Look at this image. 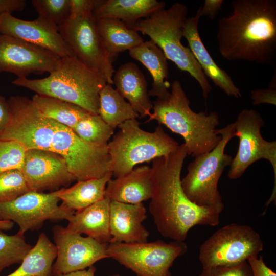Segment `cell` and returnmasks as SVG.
<instances>
[{"mask_svg":"<svg viewBox=\"0 0 276 276\" xmlns=\"http://www.w3.org/2000/svg\"><path fill=\"white\" fill-rule=\"evenodd\" d=\"M247 262L250 266L252 276H276V273L265 263L262 256L250 258Z\"/></svg>","mask_w":276,"mask_h":276,"instance_id":"39","label":"cell"},{"mask_svg":"<svg viewBox=\"0 0 276 276\" xmlns=\"http://www.w3.org/2000/svg\"><path fill=\"white\" fill-rule=\"evenodd\" d=\"M53 233L57 248L56 261L52 266L53 276L85 269L96 262L109 258L107 252L108 244L83 237L60 225L54 226Z\"/></svg>","mask_w":276,"mask_h":276,"instance_id":"15","label":"cell"},{"mask_svg":"<svg viewBox=\"0 0 276 276\" xmlns=\"http://www.w3.org/2000/svg\"><path fill=\"white\" fill-rule=\"evenodd\" d=\"M104 0H70V18L93 16V13Z\"/></svg>","mask_w":276,"mask_h":276,"instance_id":"37","label":"cell"},{"mask_svg":"<svg viewBox=\"0 0 276 276\" xmlns=\"http://www.w3.org/2000/svg\"><path fill=\"white\" fill-rule=\"evenodd\" d=\"M83 141L98 146L107 145L114 130L97 114L89 113L72 129Z\"/></svg>","mask_w":276,"mask_h":276,"instance_id":"31","label":"cell"},{"mask_svg":"<svg viewBox=\"0 0 276 276\" xmlns=\"http://www.w3.org/2000/svg\"><path fill=\"white\" fill-rule=\"evenodd\" d=\"M73 56L113 84V58L106 50L93 17L68 18L58 28Z\"/></svg>","mask_w":276,"mask_h":276,"instance_id":"13","label":"cell"},{"mask_svg":"<svg viewBox=\"0 0 276 276\" xmlns=\"http://www.w3.org/2000/svg\"><path fill=\"white\" fill-rule=\"evenodd\" d=\"M223 0H205L202 7H200L201 17L206 16L211 19H214L221 9Z\"/></svg>","mask_w":276,"mask_h":276,"instance_id":"40","label":"cell"},{"mask_svg":"<svg viewBox=\"0 0 276 276\" xmlns=\"http://www.w3.org/2000/svg\"><path fill=\"white\" fill-rule=\"evenodd\" d=\"M275 70L267 88L256 89L251 90V98L253 105L263 103L276 105V75Z\"/></svg>","mask_w":276,"mask_h":276,"instance_id":"38","label":"cell"},{"mask_svg":"<svg viewBox=\"0 0 276 276\" xmlns=\"http://www.w3.org/2000/svg\"><path fill=\"white\" fill-rule=\"evenodd\" d=\"M26 150L18 142L0 140V173L14 169L20 170Z\"/></svg>","mask_w":276,"mask_h":276,"instance_id":"35","label":"cell"},{"mask_svg":"<svg viewBox=\"0 0 276 276\" xmlns=\"http://www.w3.org/2000/svg\"><path fill=\"white\" fill-rule=\"evenodd\" d=\"M188 250L183 241L166 243L158 240L150 242L110 243L108 257L112 258L136 276H172L170 268L175 260Z\"/></svg>","mask_w":276,"mask_h":276,"instance_id":"8","label":"cell"},{"mask_svg":"<svg viewBox=\"0 0 276 276\" xmlns=\"http://www.w3.org/2000/svg\"><path fill=\"white\" fill-rule=\"evenodd\" d=\"M113 84L119 93L143 118L149 117L153 107L148 90V84L144 74L133 62L122 64L115 72Z\"/></svg>","mask_w":276,"mask_h":276,"instance_id":"22","label":"cell"},{"mask_svg":"<svg viewBox=\"0 0 276 276\" xmlns=\"http://www.w3.org/2000/svg\"><path fill=\"white\" fill-rule=\"evenodd\" d=\"M152 195L151 167H135L127 174L110 179L108 182L105 197L110 201L139 204L150 199Z\"/></svg>","mask_w":276,"mask_h":276,"instance_id":"21","label":"cell"},{"mask_svg":"<svg viewBox=\"0 0 276 276\" xmlns=\"http://www.w3.org/2000/svg\"><path fill=\"white\" fill-rule=\"evenodd\" d=\"M118 128L107 145L115 178L127 174L138 164L174 151L179 145L160 124L154 131L149 132L142 129L135 119L124 122Z\"/></svg>","mask_w":276,"mask_h":276,"instance_id":"6","label":"cell"},{"mask_svg":"<svg viewBox=\"0 0 276 276\" xmlns=\"http://www.w3.org/2000/svg\"><path fill=\"white\" fill-rule=\"evenodd\" d=\"M188 8L179 2L168 9H162L148 17L139 20L128 27L147 35L180 70L188 73L198 83L205 99L212 87L191 50L185 47L181 40L187 18Z\"/></svg>","mask_w":276,"mask_h":276,"instance_id":"5","label":"cell"},{"mask_svg":"<svg viewBox=\"0 0 276 276\" xmlns=\"http://www.w3.org/2000/svg\"><path fill=\"white\" fill-rule=\"evenodd\" d=\"M201 17L200 8L195 16L186 20L183 29V37L187 40L189 48L201 66L206 77L215 86L227 95L236 98L242 97L241 93L229 75L218 66L204 45L198 31V22Z\"/></svg>","mask_w":276,"mask_h":276,"instance_id":"20","label":"cell"},{"mask_svg":"<svg viewBox=\"0 0 276 276\" xmlns=\"http://www.w3.org/2000/svg\"><path fill=\"white\" fill-rule=\"evenodd\" d=\"M221 139L210 152L194 157L187 167V173L181 179L187 197L196 205L220 214L224 204L218 189V182L233 157L225 152L229 141L235 136L234 123L218 129Z\"/></svg>","mask_w":276,"mask_h":276,"instance_id":"7","label":"cell"},{"mask_svg":"<svg viewBox=\"0 0 276 276\" xmlns=\"http://www.w3.org/2000/svg\"><path fill=\"white\" fill-rule=\"evenodd\" d=\"M59 190L48 193L29 191L13 200L0 203V219L11 221L19 232L40 229L47 220L68 221L75 212L58 204Z\"/></svg>","mask_w":276,"mask_h":276,"instance_id":"14","label":"cell"},{"mask_svg":"<svg viewBox=\"0 0 276 276\" xmlns=\"http://www.w3.org/2000/svg\"><path fill=\"white\" fill-rule=\"evenodd\" d=\"M30 191H56L75 180L64 158L49 150H26L20 170Z\"/></svg>","mask_w":276,"mask_h":276,"instance_id":"17","label":"cell"},{"mask_svg":"<svg viewBox=\"0 0 276 276\" xmlns=\"http://www.w3.org/2000/svg\"><path fill=\"white\" fill-rule=\"evenodd\" d=\"M169 95L153 103L152 112L146 122L156 121L184 140L188 155L195 157L213 150L221 139L217 127L216 111L194 112L180 81L174 80Z\"/></svg>","mask_w":276,"mask_h":276,"instance_id":"3","label":"cell"},{"mask_svg":"<svg viewBox=\"0 0 276 276\" xmlns=\"http://www.w3.org/2000/svg\"><path fill=\"white\" fill-rule=\"evenodd\" d=\"M263 249L259 234L247 225L231 223L213 233L200 246L202 268L229 266L258 256Z\"/></svg>","mask_w":276,"mask_h":276,"instance_id":"9","label":"cell"},{"mask_svg":"<svg viewBox=\"0 0 276 276\" xmlns=\"http://www.w3.org/2000/svg\"><path fill=\"white\" fill-rule=\"evenodd\" d=\"M98 115L113 130L124 122L139 117L131 105L108 83L99 93Z\"/></svg>","mask_w":276,"mask_h":276,"instance_id":"29","label":"cell"},{"mask_svg":"<svg viewBox=\"0 0 276 276\" xmlns=\"http://www.w3.org/2000/svg\"><path fill=\"white\" fill-rule=\"evenodd\" d=\"M188 155L183 143L174 151L152 160V195L149 211L159 233L173 241H183L193 227L217 226L220 214L199 206L187 197L181 173Z\"/></svg>","mask_w":276,"mask_h":276,"instance_id":"1","label":"cell"},{"mask_svg":"<svg viewBox=\"0 0 276 276\" xmlns=\"http://www.w3.org/2000/svg\"><path fill=\"white\" fill-rule=\"evenodd\" d=\"M235 136L239 138V147L233 158L228 172L230 179L241 177L247 169L256 162L264 159L271 165L274 172V186L272 195L266 203L275 202L276 197V142L264 139L261 129L264 121L257 111L244 109L234 122Z\"/></svg>","mask_w":276,"mask_h":276,"instance_id":"10","label":"cell"},{"mask_svg":"<svg viewBox=\"0 0 276 276\" xmlns=\"http://www.w3.org/2000/svg\"><path fill=\"white\" fill-rule=\"evenodd\" d=\"M7 101L10 119L0 140L18 142L27 150L52 151L56 122L41 114L28 97L13 96Z\"/></svg>","mask_w":276,"mask_h":276,"instance_id":"12","label":"cell"},{"mask_svg":"<svg viewBox=\"0 0 276 276\" xmlns=\"http://www.w3.org/2000/svg\"><path fill=\"white\" fill-rule=\"evenodd\" d=\"M56 256L55 244L41 233L19 267L6 276H53L52 266Z\"/></svg>","mask_w":276,"mask_h":276,"instance_id":"28","label":"cell"},{"mask_svg":"<svg viewBox=\"0 0 276 276\" xmlns=\"http://www.w3.org/2000/svg\"><path fill=\"white\" fill-rule=\"evenodd\" d=\"M96 24L106 50L113 58L119 53L129 51L144 41L138 32L120 20L100 19L96 20Z\"/></svg>","mask_w":276,"mask_h":276,"instance_id":"27","label":"cell"},{"mask_svg":"<svg viewBox=\"0 0 276 276\" xmlns=\"http://www.w3.org/2000/svg\"><path fill=\"white\" fill-rule=\"evenodd\" d=\"M199 276H252L247 261L229 266L202 268Z\"/></svg>","mask_w":276,"mask_h":276,"instance_id":"36","label":"cell"},{"mask_svg":"<svg viewBox=\"0 0 276 276\" xmlns=\"http://www.w3.org/2000/svg\"><path fill=\"white\" fill-rule=\"evenodd\" d=\"M109 276H121V275H120L119 274H114L110 275Z\"/></svg>","mask_w":276,"mask_h":276,"instance_id":"45","label":"cell"},{"mask_svg":"<svg viewBox=\"0 0 276 276\" xmlns=\"http://www.w3.org/2000/svg\"><path fill=\"white\" fill-rule=\"evenodd\" d=\"M110 203V201L105 197L75 212L66 228L74 233L84 234L100 243L109 244L111 240Z\"/></svg>","mask_w":276,"mask_h":276,"instance_id":"23","label":"cell"},{"mask_svg":"<svg viewBox=\"0 0 276 276\" xmlns=\"http://www.w3.org/2000/svg\"><path fill=\"white\" fill-rule=\"evenodd\" d=\"M112 176L110 172L100 178L77 181L70 188L60 189L58 197L62 201L60 205L76 212L103 199L106 185Z\"/></svg>","mask_w":276,"mask_h":276,"instance_id":"26","label":"cell"},{"mask_svg":"<svg viewBox=\"0 0 276 276\" xmlns=\"http://www.w3.org/2000/svg\"><path fill=\"white\" fill-rule=\"evenodd\" d=\"M146 213L143 203L128 204L110 201V243L147 242L150 233L143 224L147 218Z\"/></svg>","mask_w":276,"mask_h":276,"instance_id":"19","label":"cell"},{"mask_svg":"<svg viewBox=\"0 0 276 276\" xmlns=\"http://www.w3.org/2000/svg\"><path fill=\"white\" fill-rule=\"evenodd\" d=\"M10 119V111L7 100L0 95V134L7 125Z\"/></svg>","mask_w":276,"mask_h":276,"instance_id":"42","label":"cell"},{"mask_svg":"<svg viewBox=\"0 0 276 276\" xmlns=\"http://www.w3.org/2000/svg\"><path fill=\"white\" fill-rule=\"evenodd\" d=\"M233 13L218 22L221 56L262 65L276 61V1L235 0Z\"/></svg>","mask_w":276,"mask_h":276,"instance_id":"2","label":"cell"},{"mask_svg":"<svg viewBox=\"0 0 276 276\" xmlns=\"http://www.w3.org/2000/svg\"><path fill=\"white\" fill-rule=\"evenodd\" d=\"M38 17L58 28L70 17V0H33Z\"/></svg>","mask_w":276,"mask_h":276,"instance_id":"33","label":"cell"},{"mask_svg":"<svg viewBox=\"0 0 276 276\" xmlns=\"http://www.w3.org/2000/svg\"><path fill=\"white\" fill-rule=\"evenodd\" d=\"M60 59L44 48L0 34V73H11L17 78L27 77L31 74H49Z\"/></svg>","mask_w":276,"mask_h":276,"instance_id":"16","label":"cell"},{"mask_svg":"<svg viewBox=\"0 0 276 276\" xmlns=\"http://www.w3.org/2000/svg\"><path fill=\"white\" fill-rule=\"evenodd\" d=\"M96 268L92 265L87 269L78 270L64 274L56 275L54 276H95Z\"/></svg>","mask_w":276,"mask_h":276,"instance_id":"43","label":"cell"},{"mask_svg":"<svg viewBox=\"0 0 276 276\" xmlns=\"http://www.w3.org/2000/svg\"><path fill=\"white\" fill-rule=\"evenodd\" d=\"M165 3L156 0H104L93 13L96 19L112 18L127 25L150 16L164 8Z\"/></svg>","mask_w":276,"mask_h":276,"instance_id":"25","label":"cell"},{"mask_svg":"<svg viewBox=\"0 0 276 276\" xmlns=\"http://www.w3.org/2000/svg\"><path fill=\"white\" fill-rule=\"evenodd\" d=\"M129 56L144 65L153 78L152 88L148 91L149 96L157 99L167 97L170 84L167 81L168 65L167 58L163 51L152 40L144 41L129 51Z\"/></svg>","mask_w":276,"mask_h":276,"instance_id":"24","label":"cell"},{"mask_svg":"<svg viewBox=\"0 0 276 276\" xmlns=\"http://www.w3.org/2000/svg\"><path fill=\"white\" fill-rule=\"evenodd\" d=\"M0 34L44 48L61 58L73 56L58 28L39 17L30 21L11 14L1 15Z\"/></svg>","mask_w":276,"mask_h":276,"instance_id":"18","label":"cell"},{"mask_svg":"<svg viewBox=\"0 0 276 276\" xmlns=\"http://www.w3.org/2000/svg\"><path fill=\"white\" fill-rule=\"evenodd\" d=\"M107 145L98 146L88 143L80 139L72 129L55 123L51 150L64 158L75 180L98 178L111 172Z\"/></svg>","mask_w":276,"mask_h":276,"instance_id":"11","label":"cell"},{"mask_svg":"<svg viewBox=\"0 0 276 276\" xmlns=\"http://www.w3.org/2000/svg\"><path fill=\"white\" fill-rule=\"evenodd\" d=\"M31 100L43 116L72 129L91 113L79 106L51 97L36 94Z\"/></svg>","mask_w":276,"mask_h":276,"instance_id":"30","label":"cell"},{"mask_svg":"<svg viewBox=\"0 0 276 276\" xmlns=\"http://www.w3.org/2000/svg\"><path fill=\"white\" fill-rule=\"evenodd\" d=\"M13 226V222L11 221L2 220L0 219V230H10L12 228Z\"/></svg>","mask_w":276,"mask_h":276,"instance_id":"44","label":"cell"},{"mask_svg":"<svg viewBox=\"0 0 276 276\" xmlns=\"http://www.w3.org/2000/svg\"><path fill=\"white\" fill-rule=\"evenodd\" d=\"M29 191L20 170L14 169L0 173V203L13 200Z\"/></svg>","mask_w":276,"mask_h":276,"instance_id":"34","label":"cell"},{"mask_svg":"<svg viewBox=\"0 0 276 276\" xmlns=\"http://www.w3.org/2000/svg\"><path fill=\"white\" fill-rule=\"evenodd\" d=\"M32 247L26 242L24 234L18 231L8 235L0 230V274L5 268L20 264Z\"/></svg>","mask_w":276,"mask_h":276,"instance_id":"32","label":"cell"},{"mask_svg":"<svg viewBox=\"0 0 276 276\" xmlns=\"http://www.w3.org/2000/svg\"><path fill=\"white\" fill-rule=\"evenodd\" d=\"M26 5L25 0H0V15L21 11Z\"/></svg>","mask_w":276,"mask_h":276,"instance_id":"41","label":"cell"},{"mask_svg":"<svg viewBox=\"0 0 276 276\" xmlns=\"http://www.w3.org/2000/svg\"><path fill=\"white\" fill-rule=\"evenodd\" d=\"M12 84L36 94L77 105L91 113L98 114L99 93L107 82L100 74L71 56L61 58L56 68L45 78H17Z\"/></svg>","mask_w":276,"mask_h":276,"instance_id":"4","label":"cell"}]
</instances>
